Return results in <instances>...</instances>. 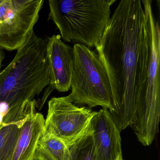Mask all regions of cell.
Wrapping results in <instances>:
<instances>
[{"mask_svg": "<svg viewBox=\"0 0 160 160\" xmlns=\"http://www.w3.org/2000/svg\"><path fill=\"white\" fill-rule=\"evenodd\" d=\"M69 148L58 138L42 135L37 144L33 160H70Z\"/></svg>", "mask_w": 160, "mask_h": 160, "instance_id": "obj_12", "label": "cell"}, {"mask_svg": "<svg viewBox=\"0 0 160 160\" xmlns=\"http://www.w3.org/2000/svg\"><path fill=\"white\" fill-rule=\"evenodd\" d=\"M45 118L41 113L30 114L21 126L12 160H33L42 135Z\"/></svg>", "mask_w": 160, "mask_h": 160, "instance_id": "obj_11", "label": "cell"}, {"mask_svg": "<svg viewBox=\"0 0 160 160\" xmlns=\"http://www.w3.org/2000/svg\"><path fill=\"white\" fill-rule=\"evenodd\" d=\"M118 160H123V158H122V156H121L120 157H119V158L118 159Z\"/></svg>", "mask_w": 160, "mask_h": 160, "instance_id": "obj_15", "label": "cell"}, {"mask_svg": "<svg viewBox=\"0 0 160 160\" xmlns=\"http://www.w3.org/2000/svg\"><path fill=\"white\" fill-rule=\"evenodd\" d=\"M149 42V63L145 95L135 109L132 127L138 141L151 145L157 136L160 118V30L155 22L151 0H141Z\"/></svg>", "mask_w": 160, "mask_h": 160, "instance_id": "obj_4", "label": "cell"}, {"mask_svg": "<svg viewBox=\"0 0 160 160\" xmlns=\"http://www.w3.org/2000/svg\"><path fill=\"white\" fill-rule=\"evenodd\" d=\"M71 89L67 96L74 104L89 108H113L112 90L104 66L95 51L81 44L74 45Z\"/></svg>", "mask_w": 160, "mask_h": 160, "instance_id": "obj_5", "label": "cell"}, {"mask_svg": "<svg viewBox=\"0 0 160 160\" xmlns=\"http://www.w3.org/2000/svg\"><path fill=\"white\" fill-rule=\"evenodd\" d=\"M43 0H0V48L17 50L38 21Z\"/></svg>", "mask_w": 160, "mask_h": 160, "instance_id": "obj_7", "label": "cell"}, {"mask_svg": "<svg viewBox=\"0 0 160 160\" xmlns=\"http://www.w3.org/2000/svg\"><path fill=\"white\" fill-rule=\"evenodd\" d=\"M93 139L95 160H118L122 156L120 132L108 110L102 108L90 126Z\"/></svg>", "mask_w": 160, "mask_h": 160, "instance_id": "obj_8", "label": "cell"}, {"mask_svg": "<svg viewBox=\"0 0 160 160\" xmlns=\"http://www.w3.org/2000/svg\"></svg>", "mask_w": 160, "mask_h": 160, "instance_id": "obj_16", "label": "cell"}, {"mask_svg": "<svg viewBox=\"0 0 160 160\" xmlns=\"http://www.w3.org/2000/svg\"><path fill=\"white\" fill-rule=\"evenodd\" d=\"M4 58H5V53L3 51V49L0 48V72L2 67V62Z\"/></svg>", "mask_w": 160, "mask_h": 160, "instance_id": "obj_14", "label": "cell"}, {"mask_svg": "<svg viewBox=\"0 0 160 160\" xmlns=\"http://www.w3.org/2000/svg\"><path fill=\"white\" fill-rule=\"evenodd\" d=\"M47 39L32 31L10 64L0 72V103L9 110L34 100L50 86Z\"/></svg>", "mask_w": 160, "mask_h": 160, "instance_id": "obj_2", "label": "cell"}, {"mask_svg": "<svg viewBox=\"0 0 160 160\" xmlns=\"http://www.w3.org/2000/svg\"><path fill=\"white\" fill-rule=\"evenodd\" d=\"M69 149L70 160H95L94 145L90 130Z\"/></svg>", "mask_w": 160, "mask_h": 160, "instance_id": "obj_13", "label": "cell"}, {"mask_svg": "<svg viewBox=\"0 0 160 160\" xmlns=\"http://www.w3.org/2000/svg\"><path fill=\"white\" fill-rule=\"evenodd\" d=\"M30 112L28 105L21 104L4 115L0 125V160H12L20 129Z\"/></svg>", "mask_w": 160, "mask_h": 160, "instance_id": "obj_10", "label": "cell"}, {"mask_svg": "<svg viewBox=\"0 0 160 160\" xmlns=\"http://www.w3.org/2000/svg\"><path fill=\"white\" fill-rule=\"evenodd\" d=\"M96 113L88 107L76 105L67 96L53 97L48 102L42 135L53 136L69 148L89 132Z\"/></svg>", "mask_w": 160, "mask_h": 160, "instance_id": "obj_6", "label": "cell"}, {"mask_svg": "<svg viewBox=\"0 0 160 160\" xmlns=\"http://www.w3.org/2000/svg\"><path fill=\"white\" fill-rule=\"evenodd\" d=\"M50 86L60 92L71 89L73 63V49L64 43L60 35L47 39Z\"/></svg>", "mask_w": 160, "mask_h": 160, "instance_id": "obj_9", "label": "cell"}, {"mask_svg": "<svg viewBox=\"0 0 160 160\" xmlns=\"http://www.w3.org/2000/svg\"><path fill=\"white\" fill-rule=\"evenodd\" d=\"M116 0H49L48 19L68 42L96 48L111 18Z\"/></svg>", "mask_w": 160, "mask_h": 160, "instance_id": "obj_3", "label": "cell"}, {"mask_svg": "<svg viewBox=\"0 0 160 160\" xmlns=\"http://www.w3.org/2000/svg\"><path fill=\"white\" fill-rule=\"evenodd\" d=\"M108 76L120 131L131 125L144 98L150 60L149 42L140 0L120 2L95 48Z\"/></svg>", "mask_w": 160, "mask_h": 160, "instance_id": "obj_1", "label": "cell"}]
</instances>
